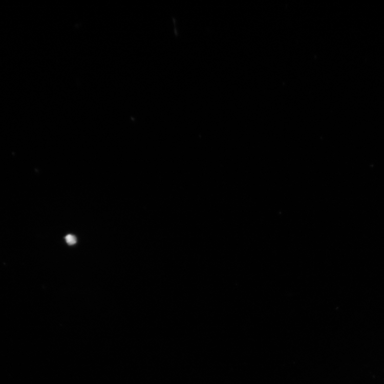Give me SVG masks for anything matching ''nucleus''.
I'll return each instance as SVG.
<instances>
[{"label":"nucleus","instance_id":"obj_1","mask_svg":"<svg viewBox=\"0 0 384 384\" xmlns=\"http://www.w3.org/2000/svg\"><path fill=\"white\" fill-rule=\"evenodd\" d=\"M67 242L69 245H73L76 243V239L75 236L69 234L66 237Z\"/></svg>","mask_w":384,"mask_h":384}]
</instances>
